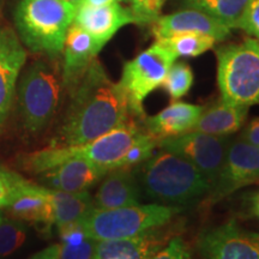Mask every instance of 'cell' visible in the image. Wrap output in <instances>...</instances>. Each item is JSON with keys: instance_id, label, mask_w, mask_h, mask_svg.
<instances>
[{"instance_id": "1", "label": "cell", "mask_w": 259, "mask_h": 259, "mask_svg": "<svg viewBox=\"0 0 259 259\" xmlns=\"http://www.w3.org/2000/svg\"><path fill=\"white\" fill-rule=\"evenodd\" d=\"M69 95V105L51 147L85 144L134 116L119 83L113 82L97 59L93 60Z\"/></svg>"}, {"instance_id": "2", "label": "cell", "mask_w": 259, "mask_h": 259, "mask_svg": "<svg viewBox=\"0 0 259 259\" xmlns=\"http://www.w3.org/2000/svg\"><path fill=\"white\" fill-rule=\"evenodd\" d=\"M64 82L59 58L41 56L22 73L15 94L18 126L27 137H37L56 119Z\"/></svg>"}, {"instance_id": "3", "label": "cell", "mask_w": 259, "mask_h": 259, "mask_svg": "<svg viewBox=\"0 0 259 259\" xmlns=\"http://www.w3.org/2000/svg\"><path fill=\"white\" fill-rule=\"evenodd\" d=\"M148 135L144 126L130 119L94 141L73 147H47L18 157V167L32 176L71 160L83 158L107 171L121 168L128 151Z\"/></svg>"}, {"instance_id": "4", "label": "cell", "mask_w": 259, "mask_h": 259, "mask_svg": "<svg viewBox=\"0 0 259 259\" xmlns=\"http://www.w3.org/2000/svg\"><path fill=\"white\" fill-rule=\"evenodd\" d=\"M135 169L143 197L164 205L184 209L208 196L211 187L192 163L162 149Z\"/></svg>"}, {"instance_id": "5", "label": "cell", "mask_w": 259, "mask_h": 259, "mask_svg": "<svg viewBox=\"0 0 259 259\" xmlns=\"http://www.w3.org/2000/svg\"><path fill=\"white\" fill-rule=\"evenodd\" d=\"M76 11L63 0H18L15 10L16 32L32 53L59 58Z\"/></svg>"}, {"instance_id": "6", "label": "cell", "mask_w": 259, "mask_h": 259, "mask_svg": "<svg viewBox=\"0 0 259 259\" xmlns=\"http://www.w3.org/2000/svg\"><path fill=\"white\" fill-rule=\"evenodd\" d=\"M179 206L137 204L114 209H95L80 223L87 236L96 241L122 240L164 227L183 212Z\"/></svg>"}, {"instance_id": "7", "label": "cell", "mask_w": 259, "mask_h": 259, "mask_svg": "<svg viewBox=\"0 0 259 259\" xmlns=\"http://www.w3.org/2000/svg\"><path fill=\"white\" fill-rule=\"evenodd\" d=\"M218 85L223 102L246 107L259 103V41L247 38L216 50Z\"/></svg>"}, {"instance_id": "8", "label": "cell", "mask_w": 259, "mask_h": 259, "mask_svg": "<svg viewBox=\"0 0 259 259\" xmlns=\"http://www.w3.org/2000/svg\"><path fill=\"white\" fill-rule=\"evenodd\" d=\"M178 58L156 41L135 59L126 61L119 83L135 118H145L144 100L162 85L170 66Z\"/></svg>"}, {"instance_id": "9", "label": "cell", "mask_w": 259, "mask_h": 259, "mask_svg": "<svg viewBox=\"0 0 259 259\" xmlns=\"http://www.w3.org/2000/svg\"><path fill=\"white\" fill-rule=\"evenodd\" d=\"M231 139V136L219 137L198 131H189L176 137L160 139L157 141V147L179 155L192 163L212 186L225 163Z\"/></svg>"}, {"instance_id": "10", "label": "cell", "mask_w": 259, "mask_h": 259, "mask_svg": "<svg viewBox=\"0 0 259 259\" xmlns=\"http://www.w3.org/2000/svg\"><path fill=\"white\" fill-rule=\"evenodd\" d=\"M197 250L202 259H259V232L228 220L200 232Z\"/></svg>"}, {"instance_id": "11", "label": "cell", "mask_w": 259, "mask_h": 259, "mask_svg": "<svg viewBox=\"0 0 259 259\" xmlns=\"http://www.w3.org/2000/svg\"><path fill=\"white\" fill-rule=\"evenodd\" d=\"M254 183H259V147L241 138H232L225 163L206 196V202L215 204Z\"/></svg>"}, {"instance_id": "12", "label": "cell", "mask_w": 259, "mask_h": 259, "mask_svg": "<svg viewBox=\"0 0 259 259\" xmlns=\"http://www.w3.org/2000/svg\"><path fill=\"white\" fill-rule=\"evenodd\" d=\"M27 61V51L17 32L0 24V132L15 101L17 80Z\"/></svg>"}, {"instance_id": "13", "label": "cell", "mask_w": 259, "mask_h": 259, "mask_svg": "<svg viewBox=\"0 0 259 259\" xmlns=\"http://www.w3.org/2000/svg\"><path fill=\"white\" fill-rule=\"evenodd\" d=\"M3 208L6 210L10 218L19 221L42 223L47 227L54 225L50 189L23 177Z\"/></svg>"}, {"instance_id": "14", "label": "cell", "mask_w": 259, "mask_h": 259, "mask_svg": "<svg viewBox=\"0 0 259 259\" xmlns=\"http://www.w3.org/2000/svg\"><path fill=\"white\" fill-rule=\"evenodd\" d=\"M73 23L89 32L105 47L122 27L138 24V19L130 8H124L119 3H111L100 6L80 5L76 11Z\"/></svg>"}, {"instance_id": "15", "label": "cell", "mask_w": 259, "mask_h": 259, "mask_svg": "<svg viewBox=\"0 0 259 259\" xmlns=\"http://www.w3.org/2000/svg\"><path fill=\"white\" fill-rule=\"evenodd\" d=\"M108 173L83 158H71L35 176L37 184L51 190L64 192H85L97 185Z\"/></svg>"}, {"instance_id": "16", "label": "cell", "mask_w": 259, "mask_h": 259, "mask_svg": "<svg viewBox=\"0 0 259 259\" xmlns=\"http://www.w3.org/2000/svg\"><path fill=\"white\" fill-rule=\"evenodd\" d=\"M103 48L89 32L72 23L65 37L61 72L65 92L69 93Z\"/></svg>"}, {"instance_id": "17", "label": "cell", "mask_w": 259, "mask_h": 259, "mask_svg": "<svg viewBox=\"0 0 259 259\" xmlns=\"http://www.w3.org/2000/svg\"><path fill=\"white\" fill-rule=\"evenodd\" d=\"M99 184L93 197L95 209H114L142 203L143 193L135 168L109 170Z\"/></svg>"}, {"instance_id": "18", "label": "cell", "mask_w": 259, "mask_h": 259, "mask_svg": "<svg viewBox=\"0 0 259 259\" xmlns=\"http://www.w3.org/2000/svg\"><path fill=\"white\" fill-rule=\"evenodd\" d=\"M153 23V32L156 40L179 32H198L209 35L216 41H222L229 36L232 30L211 16L192 9H186L166 16H158Z\"/></svg>"}, {"instance_id": "19", "label": "cell", "mask_w": 259, "mask_h": 259, "mask_svg": "<svg viewBox=\"0 0 259 259\" xmlns=\"http://www.w3.org/2000/svg\"><path fill=\"white\" fill-rule=\"evenodd\" d=\"M162 228L122 240L99 241L92 259H149L171 238Z\"/></svg>"}, {"instance_id": "20", "label": "cell", "mask_w": 259, "mask_h": 259, "mask_svg": "<svg viewBox=\"0 0 259 259\" xmlns=\"http://www.w3.org/2000/svg\"><path fill=\"white\" fill-rule=\"evenodd\" d=\"M204 107L192 103L173 101L153 116L143 119L144 128L157 141L186 134L193 128Z\"/></svg>"}, {"instance_id": "21", "label": "cell", "mask_w": 259, "mask_h": 259, "mask_svg": "<svg viewBox=\"0 0 259 259\" xmlns=\"http://www.w3.org/2000/svg\"><path fill=\"white\" fill-rule=\"evenodd\" d=\"M247 114L248 108L246 107L232 106L220 100L209 108L203 109L191 131L219 137H229L242 127Z\"/></svg>"}, {"instance_id": "22", "label": "cell", "mask_w": 259, "mask_h": 259, "mask_svg": "<svg viewBox=\"0 0 259 259\" xmlns=\"http://www.w3.org/2000/svg\"><path fill=\"white\" fill-rule=\"evenodd\" d=\"M50 198L53 206L54 225L58 232L69 227L80 225L94 209L93 196L85 192H64L50 189Z\"/></svg>"}, {"instance_id": "23", "label": "cell", "mask_w": 259, "mask_h": 259, "mask_svg": "<svg viewBox=\"0 0 259 259\" xmlns=\"http://www.w3.org/2000/svg\"><path fill=\"white\" fill-rule=\"evenodd\" d=\"M248 2L250 0H181L186 9L198 10L211 16L229 29H236Z\"/></svg>"}, {"instance_id": "24", "label": "cell", "mask_w": 259, "mask_h": 259, "mask_svg": "<svg viewBox=\"0 0 259 259\" xmlns=\"http://www.w3.org/2000/svg\"><path fill=\"white\" fill-rule=\"evenodd\" d=\"M177 58H194L213 48L216 40L209 35L198 32H179L168 37L156 40Z\"/></svg>"}, {"instance_id": "25", "label": "cell", "mask_w": 259, "mask_h": 259, "mask_svg": "<svg viewBox=\"0 0 259 259\" xmlns=\"http://www.w3.org/2000/svg\"><path fill=\"white\" fill-rule=\"evenodd\" d=\"M59 259H92L97 242L83 232L80 225L59 231Z\"/></svg>"}, {"instance_id": "26", "label": "cell", "mask_w": 259, "mask_h": 259, "mask_svg": "<svg viewBox=\"0 0 259 259\" xmlns=\"http://www.w3.org/2000/svg\"><path fill=\"white\" fill-rule=\"evenodd\" d=\"M193 84V72L186 63H174L161 87L173 101H178L190 92Z\"/></svg>"}, {"instance_id": "27", "label": "cell", "mask_w": 259, "mask_h": 259, "mask_svg": "<svg viewBox=\"0 0 259 259\" xmlns=\"http://www.w3.org/2000/svg\"><path fill=\"white\" fill-rule=\"evenodd\" d=\"M27 229L19 220L3 218L0 221V255H9L23 245Z\"/></svg>"}, {"instance_id": "28", "label": "cell", "mask_w": 259, "mask_h": 259, "mask_svg": "<svg viewBox=\"0 0 259 259\" xmlns=\"http://www.w3.org/2000/svg\"><path fill=\"white\" fill-rule=\"evenodd\" d=\"M138 19V24L151 23L160 16L166 0H124Z\"/></svg>"}, {"instance_id": "29", "label": "cell", "mask_w": 259, "mask_h": 259, "mask_svg": "<svg viewBox=\"0 0 259 259\" xmlns=\"http://www.w3.org/2000/svg\"><path fill=\"white\" fill-rule=\"evenodd\" d=\"M149 259H193L190 246L179 235H174Z\"/></svg>"}, {"instance_id": "30", "label": "cell", "mask_w": 259, "mask_h": 259, "mask_svg": "<svg viewBox=\"0 0 259 259\" xmlns=\"http://www.w3.org/2000/svg\"><path fill=\"white\" fill-rule=\"evenodd\" d=\"M236 29H241L259 41V0H250Z\"/></svg>"}, {"instance_id": "31", "label": "cell", "mask_w": 259, "mask_h": 259, "mask_svg": "<svg viewBox=\"0 0 259 259\" xmlns=\"http://www.w3.org/2000/svg\"><path fill=\"white\" fill-rule=\"evenodd\" d=\"M21 179L22 177L18 173L0 166V208L5 205L10 194Z\"/></svg>"}, {"instance_id": "32", "label": "cell", "mask_w": 259, "mask_h": 259, "mask_svg": "<svg viewBox=\"0 0 259 259\" xmlns=\"http://www.w3.org/2000/svg\"><path fill=\"white\" fill-rule=\"evenodd\" d=\"M239 138L252 145H255V147H259V118L250 121V124L244 128Z\"/></svg>"}, {"instance_id": "33", "label": "cell", "mask_w": 259, "mask_h": 259, "mask_svg": "<svg viewBox=\"0 0 259 259\" xmlns=\"http://www.w3.org/2000/svg\"><path fill=\"white\" fill-rule=\"evenodd\" d=\"M60 244H54L35 253L29 259H59Z\"/></svg>"}, {"instance_id": "34", "label": "cell", "mask_w": 259, "mask_h": 259, "mask_svg": "<svg viewBox=\"0 0 259 259\" xmlns=\"http://www.w3.org/2000/svg\"><path fill=\"white\" fill-rule=\"evenodd\" d=\"M251 212L252 215L259 219V191L252 197L251 200Z\"/></svg>"}, {"instance_id": "35", "label": "cell", "mask_w": 259, "mask_h": 259, "mask_svg": "<svg viewBox=\"0 0 259 259\" xmlns=\"http://www.w3.org/2000/svg\"><path fill=\"white\" fill-rule=\"evenodd\" d=\"M122 0H84L82 5H90V6H100L111 4V3H120Z\"/></svg>"}, {"instance_id": "36", "label": "cell", "mask_w": 259, "mask_h": 259, "mask_svg": "<svg viewBox=\"0 0 259 259\" xmlns=\"http://www.w3.org/2000/svg\"><path fill=\"white\" fill-rule=\"evenodd\" d=\"M63 2L67 3V4H70V5H72L73 8L78 9L79 6L83 4V2H84V0H63Z\"/></svg>"}, {"instance_id": "37", "label": "cell", "mask_w": 259, "mask_h": 259, "mask_svg": "<svg viewBox=\"0 0 259 259\" xmlns=\"http://www.w3.org/2000/svg\"><path fill=\"white\" fill-rule=\"evenodd\" d=\"M3 3H4V0H0V10L3 8Z\"/></svg>"}, {"instance_id": "38", "label": "cell", "mask_w": 259, "mask_h": 259, "mask_svg": "<svg viewBox=\"0 0 259 259\" xmlns=\"http://www.w3.org/2000/svg\"><path fill=\"white\" fill-rule=\"evenodd\" d=\"M2 219H3V216H2V215H0V221H2Z\"/></svg>"}]
</instances>
